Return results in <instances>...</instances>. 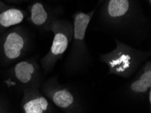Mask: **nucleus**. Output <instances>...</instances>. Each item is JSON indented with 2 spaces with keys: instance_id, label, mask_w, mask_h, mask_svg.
Masks as SVG:
<instances>
[{
  "instance_id": "f257e3e1",
  "label": "nucleus",
  "mask_w": 151,
  "mask_h": 113,
  "mask_svg": "<svg viewBox=\"0 0 151 113\" xmlns=\"http://www.w3.org/2000/svg\"><path fill=\"white\" fill-rule=\"evenodd\" d=\"M93 31L132 46L149 38L151 24L140 0H104L93 15Z\"/></svg>"
},
{
  "instance_id": "f03ea898",
  "label": "nucleus",
  "mask_w": 151,
  "mask_h": 113,
  "mask_svg": "<svg viewBox=\"0 0 151 113\" xmlns=\"http://www.w3.org/2000/svg\"><path fill=\"white\" fill-rule=\"evenodd\" d=\"M96 6L88 12L78 11L72 16L73 37L67 57L64 62L63 69L68 75H77L88 71L93 58L86 41L88 28L96 10Z\"/></svg>"
},
{
  "instance_id": "7ed1b4c3",
  "label": "nucleus",
  "mask_w": 151,
  "mask_h": 113,
  "mask_svg": "<svg viewBox=\"0 0 151 113\" xmlns=\"http://www.w3.org/2000/svg\"><path fill=\"white\" fill-rule=\"evenodd\" d=\"M115 49L100 56V60L109 68V75L124 79L132 77L151 56L150 50H139L117 40Z\"/></svg>"
},
{
  "instance_id": "20e7f679",
  "label": "nucleus",
  "mask_w": 151,
  "mask_h": 113,
  "mask_svg": "<svg viewBox=\"0 0 151 113\" xmlns=\"http://www.w3.org/2000/svg\"><path fill=\"white\" fill-rule=\"evenodd\" d=\"M32 38L23 27L17 25L0 34V65H13L23 58L32 47Z\"/></svg>"
},
{
  "instance_id": "39448f33",
  "label": "nucleus",
  "mask_w": 151,
  "mask_h": 113,
  "mask_svg": "<svg viewBox=\"0 0 151 113\" xmlns=\"http://www.w3.org/2000/svg\"><path fill=\"white\" fill-rule=\"evenodd\" d=\"M50 31L54 34L52 45L40 60L41 68L45 75L54 70L57 62L63 58L67 50L73 37V23L65 18H59L52 22Z\"/></svg>"
},
{
  "instance_id": "423d86ee",
  "label": "nucleus",
  "mask_w": 151,
  "mask_h": 113,
  "mask_svg": "<svg viewBox=\"0 0 151 113\" xmlns=\"http://www.w3.org/2000/svg\"><path fill=\"white\" fill-rule=\"evenodd\" d=\"M5 81L10 87L22 92L27 88L40 89L44 81L43 72L36 58H31L18 62L7 69Z\"/></svg>"
},
{
  "instance_id": "0eeeda50",
  "label": "nucleus",
  "mask_w": 151,
  "mask_h": 113,
  "mask_svg": "<svg viewBox=\"0 0 151 113\" xmlns=\"http://www.w3.org/2000/svg\"><path fill=\"white\" fill-rule=\"evenodd\" d=\"M43 95L64 113H82L83 106L79 97L66 85L59 83L57 76L43 81L40 88Z\"/></svg>"
},
{
  "instance_id": "6e6552de",
  "label": "nucleus",
  "mask_w": 151,
  "mask_h": 113,
  "mask_svg": "<svg viewBox=\"0 0 151 113\" xmlns=\"http://www.w3.org/2000/svg\"><path fill=\"white\" fill-rule=\"evenodd\" d=\"M29 21L32 25L43 31H50L52 23L60 18L61 8H50L40 1H34L29 6Z\"/></svg>"
},
{
  "instance_id": "1a4fd4ad",
  "label": "nucleus",
  "mask_w": 151,
  "mask_h": 113,
  "mask_svg": "<svg viewBox=\"0 0 151 113\" xmlns=\"http://www.w3.org/2000/svg\"><path fill=\"white\" fill-rule=\"evenodd\" d=\"M22 113H55L54 105L40 89L27 88L22 91L20 102Z\"/></svg>"
},
{
  "instance_id": "9d476101",
  "label": "nucleus",
  "mask_w": 151,
  "mask_h": 113,
  "mask_svg": "<svg viewBox=\"0 0 151 113\" xmlns=\"http://www.w3.org/2000/svg\"><path fill=\"white\" fill-rule=\"evenodd\" d=\"M136 76L128 85L127 94L134 99L146 98L151 90V62L148 60L136 73Z\"/></svg>"
},
{
  "instance_id": "9b49d317",
  "label": "nucleus",
  "mask_w": 151,
  "mask_h": 113,
  "mask_svg": "<svg viewBox=\"0 0 151 113\" xmlns=\"http://www.w3.org/2000/svg\"><path fill=\"white\" fill-rule=\"evenodd\" d=\"M28 14L27 11L0 1V34L19 25Z\"/></svg>"
},
{
  "instance_id": "f8f14e48",
  "label": "nucleus",
  "mask_w": 151,
  "mask_h": 113,
  "mask_svg": "<svg viewBox=\"0 0 151 113\" xmlns=\"http://www.w3.org/2000/svg\"><path fill=\"white\" fill-rule=\"evenodd\" d=\"M0 113H11L8 100L2 96H0Z\"/></svg>"
},
{
  "instance_id": "ddd939ff",
  "label": "nucleus",
  "mask_w": 151,
  "mask_h": 113,
  "mask_svg": "<svg viewBox=\"0 0 151 113\" xmlns=\"http://www.w3.org/2000/svg\"><path fill=\"white\" fill-rule=\"evenodd\" d=\"M4 1H6V3L8 4H19L23 2L29 1V0H4Z\"/></svg>"
},
{
  "instance_id": "4468645a",
  "label": "nucleus",
  "mask_w": 151,
  "mask_h": 113,
  "mask_svg": "<svg viewBox=\"0 0 151 113\" xmlns=\"http://www.w3.org/2000/svg\"><path fill=\"white\" fill-rule=\"evenodd\" d=\"M146 98L147 99V100L148 101V104H149V107H150V105H151V90L148 91V93L147 94V96H146Z\"/></svg>"
},
{
  "instance_id": "2eb2a0df",
  "label": "nucleus",
  "mask_w": 151,
  "mask_h": 113,
  "mask_svg": "<svg viewBox=\"0 0 151 113\" xmlns=\"http://www.w3.org/2000/svg\"><path fill=\"white\" fill-rule=\"evenodd\" d=\"M104 0H98V3H97V6H96V7H98L99 6L100 4H101L103 1H104Z\"/></svg>"
},
{
  "instance_id": "dca6fc26",
  "label": "nucleus",
  "mask_w": 151,
  "mask_h": 113,
  "mask_svg": "<svg viewBox=\"0 0 151 113\" xmlns=\"http://www.w3.org/2000/svg\"><path fill=\"white\" fill-rule=\"evenodd\" d=\"M145 1H146V3L148 4L149 7H150L151 6V0H145Z\"/></svg>"
}]
</instances>
